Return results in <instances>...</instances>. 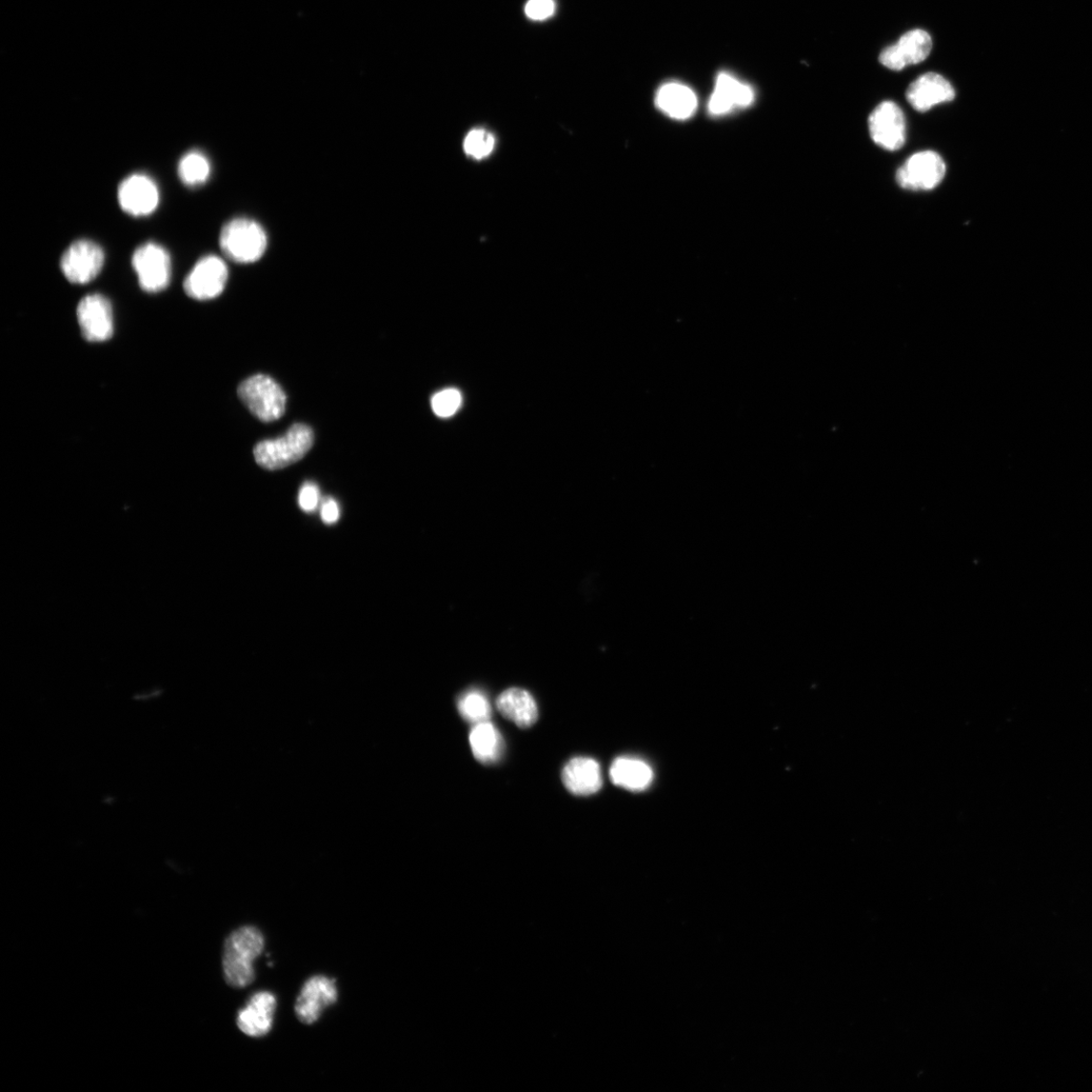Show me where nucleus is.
<instances>
[{
	"instance_id": "nucleus-8",
	"label": "nucleus",
	"mask_w": 1092,
	"mask_h": 1092,
	"mask_svg": "<svg viewBox=\"0 0 1092 1092\" xmlns=\"http://www.w3.org/2000/svg\"><path fill=\"white\" fill-rule=\"evenodd\" d=\"M228 276V267L222 258L208 255L192 267L186 277L184 289L193 300H212L223 292Z\"/></svg>"
},
{
	"instance_id": "nucleus-1",
	"label": "nucleus",
	"mask_w": 1092,
	"mask_h": 1092,
	"mask_svg": "<svg viewBox=\"0 0 1092 1092\" xmlns=\"http://www.w3.org/2000/svg\"><path fill=\"white\" fill-rule=\"evenodd\" d=\"M263 932L255 927L238 928L226 939L223 952V970L226 982L235 988H244L255 979L253 964L265 949Z\"/></svg>"
},
{
	"instance_id": "nucleus-11",
	"label": "nucleus",
	"mask_w": 1092,
	"mask_h": 1092,
	"mask_svg": "<svg viewBox=\"0 0 1092 1092\" xmlns=\"http://www.w3.org/2000/svg\"><path fill=\"white\" fill-rule=\"evenodd\" d=\"M121 209L133 216H145L157 209L161 193L152 178L144 173L126 177L117 190Z\"/></svg>"
},
{
	"instance_id": "nucleus-25",
	"label": "nucleus",
	"mask_w": 1092,
	"mask_h": 1092,
	"mask_svg": "<svg viewBox=\"0 0 1092 1092\" xmlns=\"http://www.w3.org/2000/svg\"><path fill=\"white\" fill-rule=\"evenodd\" d=\"M462 404V394L458 390L447 389L437 393L431 401L434 413L442 417V419H448L460 409Z\"/></svg>"
},
{
	"instance_id": "nucleus-5",
	"label": "nucleus",
	"mask_w": 1092,
	"mask_h": 1092,
	"mask_svg": "<svg viewBox=\"0 0 1092 1092\" xmlns=\"http://www.w3.org/2000/svg\"><path fill=\"white\" fill-rule=\"evenodd\" d=\"M132 267L144 292H162L170 283L171 257L162 245L148 242L139 246L132 256Z\"/></svg>"
},
{
	"instance_id": "nucleus-17",
	"label": "nucleus",
	"mask_w": 1092,
	"mask_h": 1092,
	"mask_svg": "<svg viewBox=\"0 0 1092 1092\" xmlns=\"http://www.w3.org/2000/svg\"><path fill=\"white\" fill-rule=\"evenodd\" d=\"M562 779L565 787L574 796H591L602 787L600 766L590 758L571 760L563 770Z\"/></svg>"
},
{
	"instance_id": "nucleus-4",
	"label": "nucleus",
	"mask_w": 1092,
	"mask_h": 1092,
	"mask_svg": "<svg viewBox=\"0 0 1092 1092\" xmlns=\"http://www.w3.org/2000/svg\"><path fill=\"white\" fill-rule=\"evenodd\" d=\"M238 395L256 419L264 422L279 420L286 412L287 395L267 375L249 377L238 388Z\"/></svg>"
},
{
	"instance_id": "nucleus-15",
	"label": "nucleus",
	"mask_w": 1092,
	"mask_h": 1092,
	"mask_svg": "<svg viewBox=\"0 0 1092 1092\" xmlns=\"http://www.w3.org/2000/svg\"><path fill=\"white\" fill-rule=\"evenodd\" d=\"M276 999L271 992H257L238 1012L237 1026L249 1037L267 1036L273 1026Z\"/></svg>"
},
{
	"instance_id": "nucleus-21",
	"label": "nucleus",
	"mask_w": 1092,
	"mask_h": 1092,
	"mask_svg": "<svg viewBox=\"0 0 1092 1092\" xmlns=\"http://www.w3.org/2000/svg\"><path fill=\"white\" fill-rule=\"evenodd\" d=\"M470 744L476 760L493 764L500 760L504 749L501 733L490 722L474 724L470 733Z\"/></svg>"
},
{
	"instance_id": "nucleus-19",
	"label": "nucleus",
	"mask_w": 1092,
	"mask_h": 1092,
	"mask_svg": "<svg viewBox=\"0 0 1092 1092\" xmlns=\"http://www.w3.org/2000/svg\"><path fill=\"white\" fill-rule=\"evenodd\" d=\"M655 103L663 113L676 120H687L698 107L697 94L678 83L664 85L655 96Z\"/></svg>"
},
{
	"instance_id": "nucleus-13",
	"label": "nucleus",
	"mask_w": 1092,
	"mask_h": 1092,
	"mask_svg": "<svg viewBox=\"0 0 1092 1092\" xmlns=\"http://www.w3.org/2000/svg\"><path fill=\"white\" fill-rule=\"evenodd\" d=\"M931 48L932 41L928 33L912 30L905 33L896 45L886 48L880 54L879 61L886 68L901 71L908 65L925 62Z\"/></svg>"
},
{
	"instance_id": "nucleus-28",
	"label": "nucleus",
	"mask_w": 1092,
	"mask_h": 1092,
	"mask_svg": "<svg viewBox=\"0 0 1092 1092\" xmlns=\"http://www.w3.org/2000/svg\"><path fill=\"white\" fill-rule=\"evenodd\" d=\"M320 514L323 522L328 525L335 524L341 519L339 503L331 497L325 498L320 505Z\"/></svg>"
},
{
	"instance_id": "nucleus-16",
	"label": "nucleus",
	"mask_w": 1092,
	"mask_h": 1092,
	"mask_svg": "<svg viewBox=\"0 0 1092 1092\" xmlns=\"http://www.w3.org/2000/svg\"><path fill=\"white\" fill-rule=\"evenodd\" d=\"M754 93L750 87L742 84L728 73H721L717 79L716 90L710 97V114L722 115L734 108H746L752 104Z\"/></svg>"
},
{
	"instance_id": "nucleus-14",
	"label": "nucleus",
	"mask_w": 1092,
	"mask_h": 1092,
	"mask_svg": "<svg viewBox=\"0 0 1092 1092\" xmlns=\"http://www.w3.org/2000/svg\"><path fill=\"white\" fill-rule=\"evenodd\" d=\"M956 96L954 88L947 79L934 72L920 76L913 82L906 98L910 106L920 113H926L941 104L952 102Z\"/></svg>"
},
{
	"instance_id": "nucleus-18",
	"label": "nucleus",
	"mask_w": 1092,
	"mask_h": 1092,
	"mask_svg": "<svg viewBox=\"0 0 1092 1092\" xmlns=\"http://www.w3.org/2000/svg\"><path fill=\"white\" fill-rule=\"evenodd\" d=\"M495 705L505 719L522 728L530 727L539 719L538 705L532 695L521 688L504 691Z\"/></svg>"
},
{
	"instance_id": "nucleus-6",
	"label": "nucleus",
	"mask_w": 1092,
	"mask_h": 1092,
	"mask_svg": "<svg viewBox=\"0 0 1092 1092\" xmlns=\"http://www.w3.org/2000/svg\"><path fill=\"white\" fill-rule=\"evenodd\" d=\"M946 165L936 152L923 151L910 156L899 169V185L907 190L927 191L936 189L944 180Z\"/></svg>"
},
{
	"instance_id": "nucleus-23",
	"label": "nucleus",
	"mask_w": 1092,
	"mask_h": 1092,
	"mask_svg": "<svg viewBox=\"0 0 1092 1092\" xmlns=\"http://www.w3.org/2000/svg\"><path fill=\"white\" fill-rule=\"evenodd\" d=\"M461 717L468 723L474 724L490 722L492 707L481 691L470 690L463 695L458 702Z\"/></svg>"
},
{
	"instance_id": "nucleus-22",
	"label": "nucleus",
	"mask_w": 1092,
	"mask_h": 1092,
	"mask_svg": "<svg viewBox=\"0 0 1092 1092\" xmlns=\"http://www.w3.org/2000/svg\"><path fill=\"white\" fill-rule=\"evenodd\" d=\"M180 180L187 187L195 188L207 183L211 175V164L208 157L201 151L192 150L186 153L177 168Z\"/></svg>"
},
{
	"instance_id": "nucleus-2",
	"label": "nucleus",
	"mask_w": 1092,
	"mask_h": 1092,
	"mask_svg": "<svg viewBox=\"0 0 1092 1092\" xmlns=\"http://www.w3.org/2000/svg\"><path fill=\"white\" fill-rule=\"evenodd\" d=\"M313 444V430L305 424H294L280 439L258 444L254 458L266 470H282L302 460Z\"/></svg>"
},
{
	"instance_id": "nucleus-9",
	"label": "nucleus",
	"mask_w": 1092,
	"mask_h": 1092,
	"mask_svg": "<svg viewBox=\"0 0 1092 1092\" xmlns=\"http://www.w3.org/2000/svg\"><path fill=\"white\" fill-rule=\"evenodd\" d=\"M872 140L887 151H898L906 140V121L896 103L883 102L869 116Z\"/></svg>"
},
{
	"instance_id": "nucleus-3",
	"label": "nucleus",
	"mask_w": 1092,
	"mask_h": 1092,
	"mask_svg": "<svg viewBox=\"0 0 1092 1092\" xmlns=\"http://www.w3.org/2000/svg\"><path fill=\"white\" fill-rule=\"evenodd\" d=\"M220 246L229 260L238 264L260 261L267 247L264 228L246 217H238L227 223L221 231Z\"/></svg>"
},
{
	"instance_id": "nucleus-7",
	"label": "nucleus",
	"mask_w": 1092,
	"mask_h": 1092,
	"mask_svg": "<svg viewBox=\"0 0 1092 1092\" xmlns=\"http://www.w3.org/2000/svg\"><path fill=\"white\" fill-rule=\"evenodd\" d=\"M105 252L97 243L81 240L73 242L63 254L61 268L66 279L77 285H86L101 273L105 265Z\"/></svg>"
},
{
	"instance_id": "nucleus-20",
	"label": "nucleus",
	"mask_w": 1092,
	"mask_h": 1092,
	"mask_svg": "<svg viewBox=\"0 0 1092 1092\" xmlns=\"http://www.w3.org/2000/svg\"><path fill=\"white\" fill-rule=\"evenodd\" d=\"M610 778L615 785L626 790L643 791L650 785L653 773L651 768L640 759L622 757L613 762Z\"/></svg>"
},
{
	"instance_id": "nucleus-26",
	"label": "nucleus",
	"mask_w": 1092,
	"mask_h": 1092,
	"mask_svg": "<svg viewBox=\"0 0 1092 1092\" xmlns=\"http://www.w3.org/2000/svg\"><path fill=\"white\" fill-rule=\"evenodd\" d=\"M299 505L306 513L315 512L321 505V493L315 483H305L299 494Z\"/></svg>"
},
{
	"instance_id": "nucleus-27",
	"label": "nucleus",
	"mask_w": 1092,
	"mask_h": 1092,
	"mask_svg": "<svg viewBox=\"0 0 1092 1092\" xmlns=\"http://www.w3.org/2000/svg\"><path fill=\"white\" fill-rule=\"evenodd\" d=\"M555 11L553 0H529L525 7L526 15L534 21H544Z\"/></svg>"
},
{
	"instance_id": "nucleus-10",
	"label": "nucleus",
	"mask_w": 1092,
	"mask_h": 1092,
	"mask_svg": "<svg viewBox=\"0 0 1092 1092\" xmlns=\"http://www.w3.org/2000/svg\"><path fill=\"white\" fill-rule=\"evenodd\" d=\"M77 320L88 342L103 343L113 336V308L103 294L92 293L85 296L77 307Z\"/></svg>"
},
{
	"instance_id": "nucleus-24",
	"label": "nucleus",
	"mask_w": 1092,
	"mask_h": 1092,
	"mask_svg": "<svg viewBox=\"0 0 1092 1092\" xmlns=\"http://www.w3.org/2000/svg\"><path fill=\"white\" fill-rule=\"evenodd\" d=\"M495 146V138L485 130H472L466 138L464 148L468 155L475 159L489 156Z\"/></svg>"
},
{
	"instance_id": "nucleus-12",
	"label": "nucleus",
	"mask_w": 1092,
	"mask_h": 1092,
	"mask_svg": "<svg viewBox=\"0 0 1092 1092\" xmlns=\"http://www.w3.org/2000/svg\"><path fill=\"white\" fill-rule=\"evenodd\" d=\"M337 999L339 990L335 979L323 976L311 978L296 999L295 1015L303 1024L312 1025L320 1019L323 1011L334 1004Z\"/></svg>"
}]
</instances>
